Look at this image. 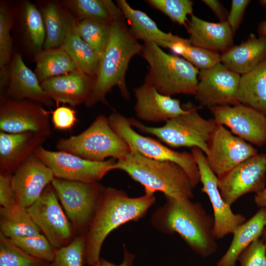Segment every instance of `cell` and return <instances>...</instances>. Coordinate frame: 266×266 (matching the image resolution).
I'll return each instance as SVG.
<instances>
[{"mask_svg": "<svg viewBox=\"0 0 266 266\" xmlns=\"http://www.w3.org/2000/svg\"><path fill=\"white\" fill-rule=\"evenodd\" d=\"M7 94L14 100H29L51 106L53 100L42 89L35 74L25 64L21 56L16 54L8 71Z\"/></svg>", "mask_w": 266, "mask_h": 266, "instance_id": "603a6c76", "label": "cell"}, {"mask_svg": "<svg viewBox=\"0 0 266 266\" xmlns=\"http://www.w3.org/2000/svg\"><path fill=\"white\" fill-rule=\"evenodd\" d=\"M266 58V38L251 34L239 45L221 54V63L239 75L248 72Z\"/></svg>", "mask_w": 266, "mask_h": 266, "instance_id": "d4e9b609", "label": "cell"}, {"mask_svg": "<svg viewBox=\"0 0 266 266\" xmlns=\"http://www.w3.org/2000/svg\"><path fill=\"white\" fill-rule=\"evenodd\" d=\"M258 29L260 36L266 38V20L260 23Z\"/></svg>", "mask_w": 266, "mask_h": 266, "instance_id": "c3c4849f", "label": "cell"}, {"mask_svg": "<svg viewBox=\"0 0 266 266\" xmlns=\"http://www.w3.org/2000/svg\"><path fill=\"white\" fill-rule=\"evenodd\" d=\"M54 177L52 170L33 154L12 175L17 203L25 208L31 206Z\"/></svg>", "mask_w": 266, "mask_h": 266, "instance_id": "ac0fdd59", "label": "cell"}, {"mask_svg": "<svg viewBox=\"0 0 266 266\" xmlns=\"http://www.w3.org/2000/svg\"><path fill=\"white\" fill-rule=\"evenodd\" d=\"M33 154L52 170L55 177L85 183L99 182L113 170L116 162L113 158L91 161L67 152L48 150L42 146Z\"/></svg>", "mask_w": 266, "mask_h": 266, "instance_id": "8fae6325", "label": "cell"}, {"mask_svg": "<svg viewBox=\"0 0 266 266\" xmlns=\"http://www.w3.org/2000/svg\"><path fill=\"white\" fill-rule=\"evenodd\" d=\"M205 155L212 171L219 177L258 154L250 143L219 125L212 133Z\"/></svg>", "mask_w": 266, "mask_h": 266, "instance_id": "9a60e30c", "label": "cell"}, {"mask_svg": "<svg viewBox=\"0 0 266 266\" xmlns=\"http://www.w3.org/2000/svg\"><path fill=\"white\" fill-rule=\"evenodd\" d=\"M200 70L208 69L221 63V55L203 48L186 44L181 55Z\"/></svg>", "mask_w": 266, "mask_h": 266, "instance_id": "74e56055", "label": "cell"}, {"mask_svg": "<svg viewBox=\"0 0 266 266\" xmlns=\"http://www.w3.org/2000/svg\"><path fill=\"white\" fill-rule=\"evenodd\" d=\"M71 5L81 20L110 23V17L102 0H75Z\"/></svg>", "mask_w": 266, "mask_h": 266, "instance_id": "8d00e7d4", "label": "cell"}, {"mask_svg": "<svg viewBox=\"0 0 266 266\" xmlns=\"http://www.w3.org/2000/svg\"><path fill=\"white\" fill-rule=\"evenodd\" d=\"M133 35L144 42H154L160 47L166 48L168 43L182 42L191 44L189 39L183 38L161 31L156 23L145 12L131 7L125 0H116Z\"/></svg>", "mask_w": 266, "mask_h": 266, "instance_id": "cb8c5ba5", "label": "cell"}, {"mask_svg": "<svg viewBox=\"0 0 266 266\" xmlns=\"http://www.w3.org/2000/svg\"><path fill=\"white\" fill-rule=\"evenodd\" d=\"M254 202L260 208L266 209V188L255 194Z\"/></svg>", "mask_w": 266, "mask_h": 266, "instance_id": "7dc6e473", "label": "cell"}, {"mask_svg": "<svg viewBox=\"0 0 266 266\" xmlns=\"http://www.w3.org/2000/svg\"><path fill=\"white\" fill-rule=\"evenodd\" d=\"M11 21L8 11L3 6L0 9V77L8 75L5 69L12 51V41L10 35Z\"/></svg>", "mask_w": 266, "mask_h": 266, "instance_id": "f35d334b", "label": "cell"}, {"mask_svg": "<svg viewBox=\"0 0 266 266\" xmlns=\"http://www.w3.org/2000/svg\"><path fill=\"white\" fill-rule=\"evenodd\" d=\"M74 28L78 34L92 47L100 60L108 42L110 22L83 19L75 22Z\"/></svg>", "mask_w": 266, "mask_h": 266, "instance_id": "1f68e13d", "label": "cell"}, {"mask_svg": "<svg viewBox=\"0 0 266 266\" xmlns=\"http://www.w3.org/2000/svg\"><path fill=\"white\" fill-rule=\"evenodd\" d=\"M0 233L9 238L33 236L41 233L27 208L18 204L0 208Z\"/></svg>", "mask_w": 266, "mask_h": 266, "instance_id": "f1b7e54d", "label": "cell"}, {"mask_svg": "<svg viewBox=\"0 0 266 266\" xmlns=\"http://www.w3.org/2000/svg\"><path fill=\"white\" fill-rule=\"evenodd\" d=\"M63 208L51 184L27 208L34 223L56 250L67 245L76 236Z\"/></svg>", "mask_w": 266, "mask_h": 266, "instance_id": "30bf717a", "label": "cell"}, {"mask_svg": "<svg viewBox=\"0 0 266 266\" xmlns=\"http://www.w3.org/2000/svg\"><path fill=\"white\" fill-rule=\"evenodd\" d=\"M35 132H0V172L13 174L46 140Z\"/></svg>", "mask_w": 266, "mask_h": 266, "instance_id": "44dd1931", "label": "cell"}, {"mask_svg": "<svg viewBox=\"0 0 266 266\" xmlns=\"http://www.w3.org/2000/svg\"><path fill=\"white\" fill-rule=\"evenodd\" d=\"M266 226V209L260 208L235 230L229 247L216 266H236L240 254L252 242L261 237Z\"/></svg>", "mask_w": 266, "mask_h": 266, "instance_id": "484cf974", "label": "cell"}, {"mask_svg": "<svg viewBox=\"0 0 266 266\" xmlns=\"http://www.w3.org/2000/svg\"><path fill=\"white\" fill-rule=\"evenodd\" d=\"M35 61V74L41 83L49 78L77 69L69 55L61 47L45 49L38 53Z\"/></svg>", "mask_w": 266, "mask_h": 266, "instance_id": "f546056e", "label": "cell"}, {"mask_svg": "<svg viewBox=\"0 0 266 266\" xmlns=\"http://www.w3.org/2000/svg\"><path fill=\"white\" fill-rule=\"evenodd\" d=\"M249 0H233L231 10L228 15L227 21L233 33L238 29L245 10L250 2Z\"/></svg>", "mask_w": 266, "mask_h": 266, "instance_id": "ee69618b", "label": "cell"}, {"mask_svg": "<svg viewBox=\"0 0 266 266\" xmlns=\"http://www.w3.org/2000/svg\"><path fill=\"white\" fill-rule=\"evenodd\" d=\"M56 148L59 151L97 162L107 158L120 160L131 151L127 143L112 129L108 118L102 114L80 133L59 139Z\"/></svg>", "mask_w": 266, "mask_h": 266, "instance_id": "52a82bcc", "label": "cell"}, {"mask_svg": "<svg viewBox=\"0 0 266 266\" xmlns=\"http://www.w3.org/2000/svg\"><path fill=\"white\" fill-rule=\"evenodd\" d=\"M186 28L193 46L222 53L233 46L234 33L227 21L210 22L192 14Z\"/></svg>", "mask_w": 266, "mask_h": 266, "instance_id": "7402d4cb", "label": "cell"}, {"mask_svg": "<svg viewBox=\"0 0 266 266\" xmlns=\"http://www.w3.org/2000/svg\"><path fill=\"white\" fill-rule=\"evenodd\" d=\"M266 154H257L217 177L224 201L231 206L243 195L256 194L265 188Z\"/></svg>", "mask_w": 266, "mask_h": 266, "instance_id": "7c38bea8", "label": "cell"}, {"mask_svg": "<svg viewBox=\"0 0 266 266\" xmlns=\"http://www.w3.org/2000/svg\"><path fill=\"white\" fill-rule=\"evenodd\" d=\"M155 201L152 193L133 198L123 190L105 187L85 234V264L91 266L99 260L103 242L112 231L128 222L144 218Z\"/></svg>", "mask_w": 266, "mask_h": 266, "instance_id": "3957f363", "label": "cell"}, {"mask_svg": "<svg viewBox=\"0 0 266 266\" xmlns=\"http://www.w3.org/2000/svg\"><path fill=\"white\" fill-rule=\"evenodd\" d=\"M26 25L33 44L39 49L45 42V27L42 17L36 7L28 2L25 6Z\"/></svg>", "mask_w": 266, "mask_h": 266, "instance_id": "ab89813d", "label": "cell"}, {"mask_svg": "<svg viewBox=\"0 0 266 266\" xmlns=\"http://www.w3.org/2000/svg\"><path fill=\"white\" fill-rule=\"evenodd\" d=\"M197 164L202 184L201 192L206 194L211 202L214 220V233L216 239L223 238L235 230L246 220L243 215L234 213L231 206L222 198L219 191L217 176L211 169L203 151L198 147L191 148Z\"/></svg>", "mask_w": 266, "mask_h": 266, "instance_id": "4fadbf2b", "label": "cell"}, {"mask_svg": "<svg viewBox=\"0 0 266 266\" xmlns=\"http://www.w3.org/2000/svg\"><path fill=\"white\" fill-rule=\"evenodd\" d=\"M113 170L125 172L144 188L145 192L163 193L177 199H192L195 188L184 170L177 164L146 158L131 150L116 160Z\"/></svg>", "mask_w": 266, "mask_h": 266, "instance_id": "277c9868", "label": "cell"}, {"mask_svg": "<svg viewBox=\"0 0 266 266\" xmlns=\"http://www.w3.org/2000/svg\"><path fill=\"white\" fill-rule=\"evenodd\" d=\"M95 78L76 69L68 73L49 78L41 86L57 104L67 103L75 106L85 103L89 97Z\"/></svg>", "mask_w": 266, "mask_h": 266, "instance_id": "ffe728a7", "label": "cell"}, {"mask_svg": "<svg viewBox=\"0 0 266 266\" xmlns=\"http://www.w3.org/2000/svg\"><path fill=\"white\" fill-rule=\"evenodd\" d=\"M152 7L161 11L172 21L186 27L187 15H192L193 1L190 0H147Z\"/></svg>", "mask_w": 266, "mask_h": 266, "instance_id": "d590c367", "label": "cell"}, {"mask_svg": "<svg viewBox=\"0 0 266 266\" xmlns=\"http://www.w3.org/2000/svg\"><path fill=\"white\" fill-rule=\"evenodd\" d=\"M134 110L139 119L150 122H166L186 112L179 100L160 93L152 85L144 82L133 89Z\"/></svg>", "mask_w": 266, "mask_h": 266, "instance_id": "d6986e66", "label": "cell"}, {"mask_svg": "<svg viewBox=\"0 0 266 266\" xmlns=\"http://www.w3.org/2000/svg\"><path fill=\"white\" fill-rule=\"evenodd\" d=\"M237 262L240 266H266V248L261 237L240 254Z\"/></svg>", "mask_w": 266, "mask_h": 266, "instance_id": "60d3db41", "label": "cell"}, {"mask_svg": "<svg viewBox=\"0 0 266 266\" xmlns=\"http://www.w3.org/2000/svg\"><path fill=\"white\" fill-rule=\"evenodd\" d=\"M202 1L211 9L220 22L227 21V11L219 0H203Z\"/></svg>", "mask_w": 266, "mask_h": 266, "instance_id": "bcb514c9", "label": "cell"}, {"mask_svg": "<svg viewBox=\"0 0 266 266\" xmlns=\"http://www.w3.org/2000/svg\"><path fill=\"white\" fill-rule=\"evenodd\" d=\"M209 109L218 124L229 127L239 137L258 146L266 143V116L263 114L241 103Z\"/></svg>", "mask_w": 266, "mask_h": 266, "instance_id": "e0dca14e", "label": "cell"}, {"mask_svg": "<svg viewBox=\"0 0 266 266\" xmlns=\"http://www.w3.org/2000/svg\"><path fill=\"white\" fill-rule=\"evenodd\" d=\"M75 22L69 19L66 34L60 47L71 59L77 69L96 77L100 60L92 47L76 32Z\"/></svg>", "mask_w": 266, "mask_h": 266, "instance_id": "83f0119b", "label": "cell"}, {"mask_svg": "<svg viewBox=\"0 0 266 266\" xmlns=\"http://www.w3.org/2000/svg\"><path fill=\"white\" fill-rule=\"evenodd\" d=\"M165 203L151 215L152 226L160 233H177L198 255L207 258L215 253L214 220L198 202L165 196Z\"/></svg>", "mask_w": 266, "mask_h": 266, "instance_id": "7a4b0ae2", "label": "cell"}, {"mask_svg": "<svg viewBox=\"0 0 266 266\" xmlns=\"http://www.w3.org/2000/svg\"><path fill=\"white\" fill-rule=\"evenodd\" d=\"M43 14L46 31L44 48L48 49L60 47L66 34L69 19L53 3L45 7Z\"/></svg>", "mask_w": 266, "mask_h": 266, "instance_id": "4dcf8cb0", "label": "cell"}, {"mask_svg": "<svg viewBox=\"0 0 266 266\" xmlns=\"http://www.w3.org/2000/svg\"><path fill=\"white\" fill-rule=\"evenodd\" d=\"M11 239L18 247L33 257L49 263L53 259L56 249L42 233L35 236Z\"/></svg>", "mask_w": 266, "mask_h": 266, "instance_id": "e575fe53", "label": "cell"}, {"mask_svg": "<svg viewBox=\"0 0 266 266\" xmlns=\"http://www.w3.org/2000/svg\"><path fill=\"white\" fill-rule=\"evenodd\" d=\"M49 111L29 100L11 99L0 107V130L7 133L35 132L48 138L51 133Z\"/></svg>", "mask_w": 266, "mask_h": 266, "instance_id": "5bb4252c", "label": "cell"}, {"mask_svg": "<svg viewBox=\"0 0 266 266\" xmlns=\"http://www.w3.org/2000/svg\"><path fill=\"white\" fill-rule=\"evenodd\" d=\"M112 129L134 151L148 158L174 162L180 166L190 178L195 188L200 182L199 168L191 153L178 152L160 141L137 133L131 125L129 118L117 112L108 117Z\"/></svg>", "mask_w": 266, "mask_h": 266, "instance_id": "9c48e42d", "label": "cell"}, {"mask_svg": "<svg viewBox=\"0 0 266 266\" xmlns=\"http://www.w3.org/2000/svg\"><path fill=\"white\" fill-rule=\"evenodd\" d=\"M51 184L76 236L86 234L105 187L99 182L85 183L56 177Z\"/></svg>", "mask_w": 266, "mask_h": 266, "instance_id": "ba28073f", "label": "cell"}, {"mask_svg": "<svg viewBox=\"0 0 266 266\" xmlns=\"http://www.w3.org/2000/svg\"><path fill=\"white\" fill-rule=\"evenodd\" d=\"M12 174L0 172V204L1 207L10 208L18 204L12 186Z\"/></svg>", "mask_w": 266, "mask_h": 266, "instance_id": "7bdbcfd3", "label": "cell"}, {"mask_svg": "<svg viewBox=\"0 0 266 266\" xmlns=\"http://www.w3.org/2000/svg\"><path fill=\"white\" fill-rule=\"evenodd\" d=\"M258 1L262 6L266 8V0H260Z\"/></svg>", "mask_w": 266, "mask_h": 266, "instance_id": "f907efd6", "label": "cell"}, {"mask_svg": "<svg viewBox=\"0 0 266 266\" xmlns=\"http://www.w3.org/2000/svg\"><path fill=\"white\" fill-rule=\"evenodd\" d=\"M49 263L28 254L0 232V266H49Z\"/></svg>", "mask_w": 266, "mask_h": 266, "instance_id": "d6a6232c", "label": "cell"}, {"mask_svg": "<svg viewBox=\"0 0 266 266\" xmlns=\"http://www.w3.org/2000/svg\"><path fill=\"white\" fill-rule=\"evenodd\" d=\"M239 102L266 116V58L241 75L236 93Z\"/></svg>", "mask_w": 266, "mask_h": 266, "instance_id": "4316f807", "label": "cell"}, {"mask_svg": "<svg viewBox=\"0 0 266 266\" xmlns=\"http://www.w3.org/2000/svg\"><path fill=\"white\" fill-rule=\"evenodd\" d=\"M261 238L262 239L263 241L264 242L266 246V226L264 229L262 235L261 236Z\"/></svg>", "mask_w": 266, "mask_h": 266, "instance_id": "681fc988", "label": "cell"}, {"mask_svg": "<svg viewBox=\"0 0 266 266\" xmlns=\"http://www.w3.org/2000/svg\"><path fill=\"white\" fill-rule=\"evenodd\" d=\"M123 259L121 263L115 264L104 259L100 258L99 260L91 266H133L135 256L127 248L126 246L123 245Z\"/></svg>", "mask_w": 266, "mask_h": 266, "instance_id": "f6af8a7d", "label": "cell"}, {"mask_svg": "<svg viewBox=\"0 0 266 266\" xmlns=\"http://www.w3.org/2000/svg\"><path fill=\"white\" fill-rule=\"evenodd\" d=\"M186 112L171 118L160 127L147 126L136 119L129 118L133 128L156 136L171 148L198 147L206 155L208 141L218 124L214 118L206 119L198 113L201 106L191 102L183 104Z\"/></svg>", "mask_w": 266, "mask_h": 266, "instance_id": "8992f818", "label": "cell"}, {"mask_svg": "<svg viewBox=\"0 0 266 266\" xmlns=\"http://www.w3.org/2000/svg\"><path fill=\"white\" fill-rule=\"evenodd\" d=\"M110 17L108 42L100 60L91 93L85 104L91 107L105 102V98L113 87L119 89L124 99L130 95L126 83L129 63L135 55L140 54L141 44L131 32L120 8L110 0H102Z\"/></svg>", "mask_w": 266, "mask_h": 266, "instance_id": "6da1fadb", "label": "cell"}, {"mask_svg": "<svg viewBox=\"0 0 266 266\" xmlns=\"http://www.w3.org/2000/svg\"><path fill=\"white\" fill-rule=\"evenodd\" d=\"M49 113L52 114V121L57 130H71L78 121L76 111L66 106L58 107Z\"/></svg>", "mask_w": 266, "mask_h": 266, "instance_id": "b9f144b4", "label": "cell"}, {"mask_svg": "<svg viewBox=\"0 0 266 266\" xmlns=\"http://www.w3.org/2000/svg\"><path fill=\"white\" fill-rule=\"evenodd\" d=\"M140 54L149 66L144 82L166 96L196 94L200 71L189 62L166 53L154 42H144Z\"/></svg>", "mask_w": 266, "mask_h": 266, "instance_id": "5b68a950", "label": "cell"}, {"mask_svg": "<svg viewBox=\"0 0 266 266\" xmlns=\"http://www.w3.org/2000/svg\"><path fill=\"white\" fill-rule=\"evenodd\" d=\"M85 234L76 236L67 245L56 250L49 266H83Z\"/></svg>", "mask_w": 266, "mask_h": 266, "instance_id": "836d02e7", "label": "cell"}, {"mask_svg": "<svg viewBox=\"0 0 266 266\" xmlns=\"http://www.w3.org/2000/svg\"><path fill=\"white\" fill-rule=\"evenodd\" d=\"M241 75L219 63L199 71L195 97L201 107L239 104L236 93Z\"/></svg>", "mask_w": 266, "mask_h": 266, "instance_id": "2e32d148", "label": "cell"}]
</instances>
